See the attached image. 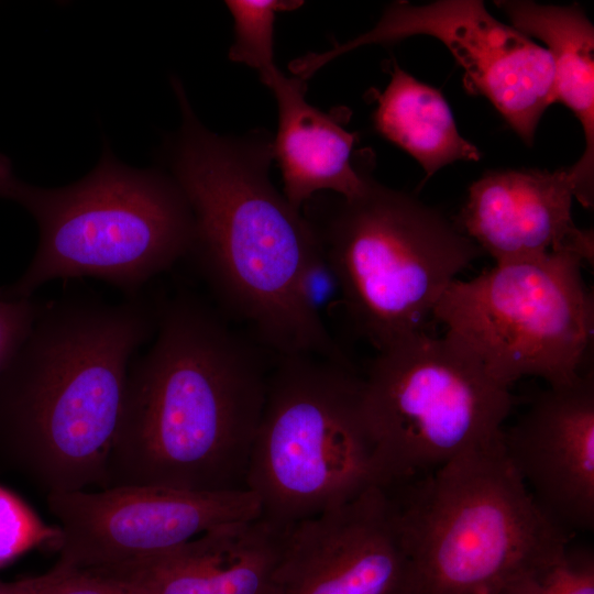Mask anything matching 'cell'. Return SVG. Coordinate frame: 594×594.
<instances>
[{
  "mask_svg": "<svg viewBox=\"0 0 594 594\" xmlns=\"http://www.w3.org/2000/svg\"><path fill=\"white\" fill-rule=\"evenodd\" d=\"M268 352L198 296L158 302L156 339L128 367L106 488H246Z\"/></svg>",
  "mask_w": 594,
  "mask_h": 594,
  "instance_id": "1",
  "label": "cell"
},
{
  "mask_svg": "<svg viewBox=\"0 0 594 594\" xmlns=\"http://www.w3.org/2000/svg\"><path fill=\"white\" fill-rule=\"evenodd\" d=\"M182 127L164 146L170 178L194 219L189 255L227 317L275 355L312 354L351 364L326 324L301 306L300 270L319 241L310 221L270 178L273 138L222 136L196 117L177 77Z\"/></svg>",
  "mask_w": 594,
  "mask_h": 594,
  "instance_id": "2",
  "label": "cell"
},
{
  "mask_svg": "<svg viewBox=\"0 0 594 594\" xmlns=\"http://www.w3.org/2000/svg\"><path fill=\"white\" fill-rule=\"evenodd\" d=\"M157 310L140 293L42 302L0 372V462L48 493L105 490L128 367Z\"/></svg>",
  "mask_w": 594,
  "mask_h": 594,
  "instance_id": "3",
  "label": "cell"
},
{
  "mask_svg": "<svg viewBox=\"0 0 594 594\" xmlns=\"http://www.w3.org/2000/svg\"><path fill=\"white\" fill-rule=\"evenodd\" d=\"M387 491L419 594H508L569 546L570 532L537 504L503 436Z\"/></svg>",
  "mask_w": 594,
  "mask_h": 594,
  "instance_id": "4",
  "label": "cell"
},
{
  "mask_svg": "<svg viewBox=\"0 0 594 594\" xmlns=\"http://www.w3.org/2000/svg\"><path fill=\"white\" fill-rule=\"evenodd\" d=\"M0 197L36 220V253L1 299L30 298L55 278L92 276L140 293L151 278L189 255L194 219L170 176L118 162L105 146L97 167L70 186L46 189L21 182L0 155Z\"/></svg>",
  "mask_w": 594,
  "mask_h": 594,
  "instance_id": "5",
  "label": "cell"
},
{
  "mask_svg": "<svg viewBox=\"0 0 594 594\" xmlns=\"http://www.w3.org/2000/svg\"><path fill=\"white\" fill-rule=\"evenodd\" d=\"M245 486L262 516L283 527L381 486L363 377L352 364L276 355Z\"/></svg>",
  "mask_w": 594,
  "mask_h": 594,
  "instance_id": "6",
  "label": "cell"
},
{
  "mask_svg": "<svg viewBox=\"0 0 594 594\" xmlns=\"http://www.w3.org/2000/svg\"><path fill=\"white\" fill-rule=\"evenodd\" d=\"M337 198L324 219L306 218L352 324L381 351L424 331L447 288L483 252L440 211L371 175L361 195Z\"/></svg>",
  "mask_w": 594,
  "mask_h": 594,
  "instance_id": "7",
  "label": "cell"
},
{
  "mask_svg": "<svg viewBox=\"0 0 594 594\" xmlns=\"http://www.w3.org/2000/svg\"><path fill=\"white\" fill-rule=\"evenodd\" d=\"M363 406L381 486L392 488L499 440L514 398L461 343L424 330L377 351Z\"/></svg>",
  "mask_w": 594,
  "mask_h": 594,
  "instance_id": "8",
  "label": "cell"
},
{
  "mask_svg": "<svg viewBox=\"0 0 594 594\" xmlns=\"http://www.w3.org/2000/svg\"><path fill=\"white\" fill-rule=\"evenodd\" d=\"M584 260L572 253L495 263L455 279L432 318L499 383L535 376L549 386L576 381L594 338V298Z\"/></svg>",
  "mask_w": 594,
  "mask_h": 594,
  "instance_id": "9",
  "label": "cell"
},
{
  "mask_svg": "<svg viewBox=\"0 0 594 594\" xmlns=\"http://www.w3.org/2000/svg\"><path fill=\"white\" fill-rule=\"evenodd\" d=\"M414 35L439 40L464 69L465 85L484 96L510 128L531 145L538 123L554 102L549 52L493 16L479 0H438L416 6L396 1L370 31L323 53L292 62L308 79L340 55L369 44H388Z\"/></svg>",
  "mask_w": 594,
  "mask_h": 594,
  "instance_id": "10",
  "label": "cell"
},
{
  "mask_svg": "<svg viewBox=\"0 0 594 594\" xmlns=\"http://www.w3.org/2000/svg\"><path fill=\"white\" fill-rule=\"evenodd\" d=\"M61 561L76 569L156 557L224 525L262 516L248 488L197 492L151 485L48 493Z\"/></svg>",
  "mask_w": 594,
  "mask_h": 594,
  "instance_id": "11",
  "label": "cell"
},
{
  "mask_svg": "<svg viewBox=\"0 0 594 594\" xmlns=\"http://www.w3.org/2000/svg\"><path fill=\"white\" fill-rule=\"evenodd\" d=\"M273 594H419L389 492L372 486L288 526Z\"/></svg>",
  "mask_w": 594,
  "mask_h": 594,
  "instance_id": "12",
  "label": "cell"
},
{
  "mask_svg": "<svg viewBox=\"0 0 594 594\" xmlns=\"http://www.w3.org/2000/svg\"><path fill=\"white\" fill-rule=\"evenodd\" d=\"M507 458L541 509L568 532L594 527V373L549 386L503 430Z\"/></svg>",
  "mask_w": 594,
  "mask_h": 594,
  "instance_id": "13",
  "label": "cell"
},
{
  "mask_svg": "<svg viewBox=\"0 0 594 594\" xmlns=\"http://www.w3.org/2000/svg\"><path fill=\"white\" fill-rule=\"evenodd\" d=\"M571 168L494 170L469 188L458 228L495 263L572 253L593 263V232L572 217Z\"/></svg>",
  "mask_w": 594,
  "mask_h": 594,
  "instance_id": "14",
  "label": "cell"
},
{
  "mask_svg": "<svg viewBox=\"0 0 594 594\" xmlns=\"http://www.w3.org/2000/svg\"><path fill=\"white\" fill-rule=\"evenodd\" d=\"M286 529L260 516L217 527L156 557L97 570L140 594H273Z\"/></svg>",
  "mask_w": 594,
  "mask_h": 594,
  "instance_id": "15",
  "label": "cell"
},
{
  "mask_svg": "<svg viewBox=\"0 0 594 594\" xmlns=\"http://www.w3.org/2000/svg\"><path fill=\"white\" fill-rule=\"evenodd\" d=\"M258 76L277 102L273 155L282 170L287 201L301 211L321 191L345 199L361 195L370 170L353 156L355 134L346 131L332 113L306 100V80L287 77L276 66Z\"/></svg>",
  "mask_w": 594,
  "mask_h": 594,
  "instance_id": "16",
  "label": "cell"
},
{
  "mask_svg": "<svg viewBox=\"0 0 594 594\" xmlns=\"http://www.w3.org/2000/svg\"><path fill=\"white\" fill-rule=\"evenodd\" d=\"M512 26L547 45L553 64L554 102L569 108L582 125L585 150L571 166L575 198L593 205L594 184V28L579 4L550 6L532 1L495 2Z\"/></svg>",
  "mask_w": 594,
  "mask_h": 594,
  "instance_id": "17",
  "label": "cell"
},
{
  "mask_svg": "<svg viewBox=\"0 0 594 594\" xmlns=\"http://www.w3.org/2000/svg\"><path fill=\"white\" fill-rule=\"evenodd\" d=\"M376 131L432 176L458 161H479V148L464 139L442 94L417 80L393 61L391 80L373 113Z\"/></svg>",
  "mask_w": 594,
  "mask_h": 594,
  "instance_id": "18",
  "label": "cell"
},
{
  "mask_svg": "<svg viewBox=\"0 0 594 594\" xmlns=\"http://www.w3.org/2000/svg\"><path fill=\"white\" fill-rule=\"evenodd\" d=\"M304 4L296 0H228L233 18L234 38L229 58L262 74L276 66L274 62V22L276 13Z\"/></svg>",
  "mask_w": 594,
  "mask_h": 594,
  "instance_id": "19",
  "label": "cell"
},
{
  "mask_svg": "<svg viewBox=\"0 0 594 594\" xmlns=\"http://www.w3.org/2000/svg\"><path fill=\"white\" fill-rule=\"evenodd\" d=\"M50 535L20 498L0 487V565Z\"/></svg>",
  "mask_w": 594,
  "mask_h": 594,
  "instance_id": "20",
  "label": "cell"
},
{
  "mask_svg": "<svg viewBox=\"0 0 594 594\" xmlns=\"http://www.w3.org/2000/svg\"><path fill=\"white\" fill-rule=\"evenodd\" d=\"M297 292L304 309L312 318L323 323L329 310L338 301L341 302L339 280L324 255L320 242L307 257L300 270Z\"/></svg>",
  "mask_w": 594,
  "mask_h": 594,
  "instance_id": "21",
  "label": "cell"
},
{
  "mask_svg": "<svg viewBox=\"0 0 594 594\" xmlns=\"http://www.w3.org/2000/svg\"><path fill=\"white\" fill-rule=\"evenodd\" d=\"M543 578L551 594H594L593 552L569 544Z\"/></svg>",
  "mask_w": 594,
  "mask_h": 594,
  "instance_id": "22",
  "label": "cell"
},
{
  "mask_svg": "<svg viewBox=\"0 0 594 594\" xmlns=\"http://www.w3.org/2000/svg\"><path fill=\"white\" fill-rule=\"evenodd\" d=\"M42 301L0 298V372L12 358L37 317Z\"/></svg>",
  "mask_w": 594,
  "mask_h": 594,
  "instance_id": "23",
  "label": "cell"
},
{
  "mask_svg": "<svg viewBox=\"0 0 594 594\" xmlns=\"http://www.w3.org/2000/svg\"><path fill=\"white\" fill-rule=\"evenodd\" d=\"M55 594H140L128 582L96 569H76Z\"/></svg>",
  "mask_w": 594,
  "mask_h": 594,
  "instance_id": "24",
  "label": "cell"
},
{
  "mask_svg": "<svg viewBox=\"0 0 594 594\" xmlns=\"http://www.w3.org/2000/svg\"><path fill=\"white\" fill-rule=\"evenodd\" d=\"M75 570L58 560L44 574L11 582L0 581V594H55Z\"/></svg>",
  "mask_w": 594,
  "mask_h": 594,
  "instance_id": "25",
  "label": "cell"
},
{
  "mask_svg": "<svg viewBox=\"0 0 594 594\" xmlns=\"http://www.w3.org/2000/svg\"><path fill=\"white\" fill-rule=\"evenodd\" d=\"M544 571L539 574L525 578L518 582L508 592V594H551L543 578Z\"/></svg>",
  "mask_w": 594,
  "mask_h": 594,
  "instance_id": "26",
  "label": "cell"
}]
</instances>
